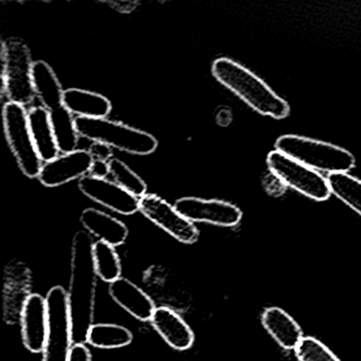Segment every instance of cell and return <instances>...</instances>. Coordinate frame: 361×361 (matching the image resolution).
I'll return each mask as SVG.
<instances>
[{"label": "cell", "mask_w": 361, "mask_h": 361, "mask_svg": "<svg viewBox=\"0 0 361 361\" xmlns=\"http://www.w3.org/2000/svg\"><path fill=\"white\" fill-rule=\"evenodd\" d=\"M212 73L215 79L240 97L257 113L274 119H284L290 107L265 82L238 63L229 59L214 61Z\"/></svg>", "instance_id": "cell-2"}, {"label": "cell", "mask_w": 361, "mask_h": 361, "mask_svg": "<svg viewBox=\"0 0 361 361\" xmlns=\"http://www.w3.org/2000/svg\"><path fill=\"white\" fill-rule=\"evenodd\" d=\"M32 81L35 94L39 97L46 109L51 111L63 106L64 90L54 69L47 63L44 61L35 62Z\"/></svg>", "instance_id": "cell-20"}, {"label": "cell", "mask_w": 361, "mask_h": 361, "mask_svg": "<svg viewBox=\"0 0 361 361\" xmlns=\"http://www.w3.org/2000/svg\"><path fill=\"white\" fill-rule=\"evenodd\" d=\"M94 160H101V161H109L111 157V147L109 145H103L100 142H94L90 147V151Z\"/></svg>", "instance_id": "cell-28"}, {"label": "cell", "mask_w": 361, "mask_h": 361, "mask_svg": "<svg viewBox=\"0 0 361 361\" xmlns=\"http://www.w3.org/2000/svg\"><path fill=\"white\" fill-rule=\"evenodd\" d=\"M174 207L192 223L234 227L240 223L243 216L242 211L238 207L223 200L183 197L176 200Z\"/></svg>", "instance_id": "cell-10"}, {"label": "cell", "mask_w": 361, "mask_h": 361, "mask_svg": "<svg viewBox=\"0 0 361 361\" xmlns=\"http://www.w3.org/2000/svg\"><path fill=\"white\" fill-rule=\"evenodd\" d=\"M276 149L317 172L339 174L355 166V158L350 152L314 139L286 135L276 140Z\"/></svg>", "instance_id": "cell-3"}, {"label": "cell", "mask_w": 361, "mask_h": 361, "mask_svg": "<svg viewBox=\"0 0 361 361\" xmlns=\"http://www.w3.org/2000/svg\"><path fill=\"white\" fill-rule=\"evenodd\" d=\"M6 137L16 161L29 178L39 177L43 160L37 153L29 126L28 111L23 105L6 103L3 111Z\"/></svg>", "instance_id": "cell-7"}, {"label": "cell", "mask_w": 361, "mask_h": 361, "mask_svg": "<svg viewBox=\"0 0 361 361\" xmlns=\"http://www.w3.org/2000/svg\"><path fill=\"white\" fill-rule=\"evenodd\" d=\"M267 164L281 183L312 200L323 202L331 195L327 178L276 149L268 155Z\"/></svg>", "instance_id": "cell-8"}, {"label": "cell", "mask_w": 361, "mask_h": 361, "mask_svg": "<svg viewBox=\"0 0 361 361\" xmlns=\"http://www.w3.org/2000/svg\"><path fill=\"white\" fill-rule=\"evenodd\" d=\"M92 176L98 177V178H105L109 173V161H101V160H94L92 170H90Z\"/></svg>", "instance_id": "cell-29"}, {"label": "cell", "mask_w": 361, "mask_h": 361, "mask_svg": "<svg viewBox=\"0 0 361 361\" xmlns=\"http://www.w3.org/2000/svg\"><path fill=\"white\" fill-rule=\"evenodd\" d=\"M132 331L115 323H97L88 329L86 341L98 348H120L132 343Z\"/></svg>", "instance_id": "cell-21"}, {"label": "cell", "mask_w": 361, "mask_h": 361, "mask_svg": "<svg viewBox=\"0 0 361 361\" xmlns=\"http://www.w3.org/2000/svg\"><path fill=\"white\" fill-rule=\"evenodd\" d=\"M262 323L271 337L286 350H295L304 338L295 319L281 308H267L262 314Z\"/></svg>", "instance_id": "cell-17"}, {"label": "cell", "mask_w": 361, "mask_h": 361, "mask_svg": "<svg viewBox=\"0 0 361 361\" xmlns=\"http://www.w3.org/2000/svg\"><path fill=\"white\" fill-rule=\"evenodd\" d=\"M28 119L33 141L41 159L44 162L56 159L60 156V149L52 130L50 111L45 107H33L28 111Z\"/></svg>", "instance_id": "cell-19"}, {"label": "cell", "mask_w": 361, "mask_h": 361, "mask_svg": "<svg viewBox=\"0 0 361 361\" xmlns=\"http://www.w3.org/2000/svg\"><path fill=\"white\" fill-rule=\"evenodd\" d=\"M67 361H92V353L83 342L73 344Z\"/></svg>", "instance_id": "cell-27"}, {"label": "cell", "mask_w": 361, "mask_h": 361, "mask_svg": "<svg viewBox=\"0 0 361 361\" xmlns=\"http://www.w3.org/2000/svg\"><path fill=\"white\" fill-rule=\"evenodd\" d=\"M23 341L32 353L44 352L47 339L48 310L46 298L31 293L20 312Z\"/></svg>", "instance_id": "cell-13"}, {"label": "cell", "mask_w": 361, "mask_h": 361, "mask_svg": "<svg viewBox=\"0 0 361 361\" xmlns=\"http://www.w3.org/2000/svg\"><path fill=\"white\" fill-rule=\"evenodd\" d=\"M92 255L97 274L101 280L111 284L121 278V261L115 247L98 240L94 243Z\"/></svg>", "instance_id": "cell-23"}, {"label": "cell", "mask_w": 361, "mask_h": 361, "mask_svg": "<svg viewBox=\"0 0 361 361\" xmlns=\"http://www.w3.org/2000/svg\"><path fill=\"white\" fill-rule=\"evenodd\" d=\"M327 181L331 194L361 215V181L348 173L329 175Z\"/></svg>", "instance_id": "cell-24"}, {"label": "cell", "mask_w": 361, "mask_h": 361, "mask_svg": "<svg viewBox=\"0 0 361 361\" xmlns=\"http://www.w3.org/2000/svg\"><path fill=\"white\" fill-rule=\"evenodd\" d=\"M151 323L162 339L174 350H189L193 345L195 339L193 331L173 308L169 306L156 308Z\"/></svg>", "instance_id": "cell-14"}, {"label": "cell", "mask_w": 361, "mask_h": 361, "mask_svg": "<svg viewBox=\"0 0 361 361\" xmlns=\"http://www.w3.org/2000/svg\"><path fill=\"white\" fill-rule=\"evenodd\" d=\"M63 106L71 114L90 119L105 118L111 111V103L109 99L102 94L79 88L65 90Z\"/></svg>", "instance_id": "cell-18"}, {"label": "cell", "mask_w": 361, "mask_h": 361, "mask_svg": "<svg viewBox=\"0 0 361 361\" xmlns=\"http://www.w3.org/2000/svg\"><path fill=\"white\" fill-rule=\"evenodd\" d=\"M94 160L92 154L84 149L63 154L43 164L39 175V181L48 188L65 185L69 181L86 176L92 170Z\"/></svg>", "instance_id": "cell-12"}, {"label": "cell", "mask_w": 361, "mask_h": 361, "mask_svg": "<svg viewBox=\"0 0 361 361\" xmlns=\"http://www.w3.org/2000/svg\"><path fill=\"white\" fill-rule=\"evenodd\" d=\"M295 350L299 361H340L327 346L316 338L304 337Z\"/></svg>", "instance_id": "cell-26"}, {"label": "cell", "mask_w": 361, "mask_h": 361, "mask_svg": "<svg viewBox=\"0 0 361 361\" xmlns=\"http://www.w3.org/2000/svg\"><path fill=\"white\" fill-rule=\"evenodd\" d=\"M4 90L10 102L27 105L35 98L30 50L22 39L11 37L3 44Z\"/></svg>", "instance_id": "cell-6"}, {"label": "cell", "mask_w": 361, "mask_h": 361, "mask_svg": "<svg viewBox=\"0 0 361 361\" xmlns=\"http://www.w3.org/2000/svg\"><path fill=\"white\" fill-rule=\"evenodd\" d=\"M81 223L88 232L100 238L99 240L114 247L123 245L128 236V227L122 221L97 209L84 210Z\"/></svg>", "instance_id": "cell-16"}, {"label": "cell", "mask_w": 361, "mask_h": 361, "mask_svg": "<svg viewBox=\"0 0 361 361\" xmlns=\"http://www.w3.org/2000/svg\"><path fill=\"white\" fill-rule=\"evenodd\" d=\"M75 126L81 137L134 155H149L158 147L157 139L149 133L105 118L78 117Z\"/></svg>", "instance_id": "cell-4"}, {"label": "cell", "mask_w": 361, "mask_h": 361, "mask_svg": "<svg viewBox=\"0 0 361 361\" xmlns=\"http://www.w3.org/2000/svg\"><path fill=\"white\" fill-rule=\"evenodd\" d=\"M48 331L43 361H67L73 345V324L68 291L54 286L48 291Z\"/></svg>", "instance_id": "cell-5"}, {"label": "cell", "mask_w": 361, "mask_h": 361, "mask_svg": "<svg viewBox=\"0 0 361 361\" xmlns=\"http://www.w3.org/2000/svg\"><path fill=\"white\" fill-rule=\"evenodd\" d=\"M109 295L118 305L140 321H151L157 308L143 289L122 276L109 284Z\"/></svg>", "instance_id": "cell-15"}, {"label": "cell", "mask_w": 361, "mask_h": 361, "mask_svg": "<svg viewBox=\"0 0 361 361\" xmlns=\"http://www.w3.org/2000/svg\"><path fill=\"white\" fill-rule=\"evenodd\" d=\"M109 173L113 175L116 183L130 192L136 197L141 198L147 192V183L137 175L134 171L130 170V166H126L121 160L117 158H111L109 161Z\"/></svg>", "instance_id": "cell-25"}, {"label": "cell", "mask_w": 361, "mask_h": 361, "mask_svg": "<svg viewBox=\"0 0 361 361\" xmlns=\"http://www.w3.org/2000/svg\"><path fill=\"white\" fill-rule=\"evenodd\" d=\"M50 120L60 152L68 154L77 151L80 134L73 114L64 106H61L50 111Z\"/></svg>", "instance_id": "cell-22"}, {"label": "cell", "mask_w": 361, "mask_h": 361, "mask_svg": "<svg viewBox=\"0 0 361 361\" xmlns=\"http://www.w3.org/2000/svg\"><path fill=\"white\" fill-rule=\"evenodd\" d=\"M139 211L166 233L183 244H194L200 238L194 223L185 219L175 207L154 194H147L140 198Z\"/></svg>", "instance_id": "cell-9"}, {"label": "cell", "mask_w": 361, "mask_h": 361, "mask_svg": "<svg viewBox=\"0 0 361 361\" xmlns=\"http://www.w3.org/2000/svg\"><path fill=\"white\" fill-rule=\"evenodd\" d=\"M79 188L90 200L119 214L132 215L139 211L140 198L107 179L86 175L80 179Z\"/></svg>", "instance_id": "cell-11"}, {"label": "cell", "mask_w": 361, "mask_h": 361, "mask_svg": "<svg viewBox=\"0 0 361 361\" xmlns=\"http://www.w3.org/2000/svg\"><path fill=\"white\" fill-rule=\"evenodd\" d=\"M94 243L90 234L80 231L73 238L71 247V276L68 297L73 317V339L86 340L92 325L97 274L94 264Z\"/></svg>", "instance_id": "cell-1"}]
</instances>
